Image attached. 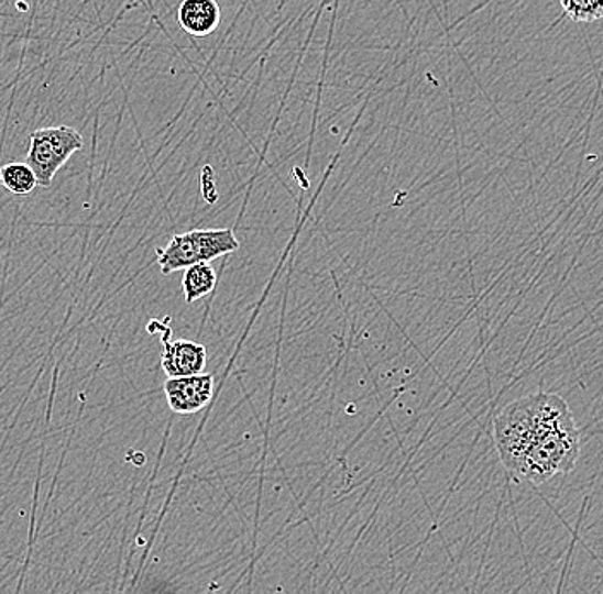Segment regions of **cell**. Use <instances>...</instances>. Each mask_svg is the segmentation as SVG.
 Returning a JSON list of instances; mask_svg holds the SVG:
<instances>
[{"label": "cell", "instance_id": "6da1fadb", "mask_svg": "<svg viewBox=\"0 0 603 594\" xmlns=\"http://www.w3.org/2000/svg\"><path fill=\"white\" fill-rule=\"evenodd\" d=\"M495 448L509 473L526 482H549L577 468L581 436L568 403L552 393L523 396L494 418Z\"/></svg>", "mask_w": 603, "mask_h": 594}, {"label": "cell", "instance_id": "7a4b0ae2", "mask_svg": "<svg viewBox=\"0 0 603 594\" xmlns=\"http://www.w3.org/2000/svg\"><path fill=\"white\" fill-rule=\"evenodd\" d=\"M239 249L240 242L232 228L193 230L172 237L167 248L156 251V263L163 274H172L193 264L211 263Z\"/></svg>", "mask_w": 603, "mask_h": 594}, {"label": "cell", "instance_id": "3957f363", "mask_svg": "<svg viewBox=\"0 0 603 594\" xmlns=\"http://www.w3.org/2000/svg\"><path fill=\"white\" fill-rule=\"evenodd\" d=\"M83 147V135L69 125L36 129L30 135L26 163L40 187H51L57 172Z\"/></svg>", "mask_w": 603, "mask_h": 594}, {"label": "cell", "instance_id": "277c9868", "mask_svg": "<svg viewBox=\"0 0 603 594\" xmlns=\"http://www.w3.org/2000/svg\"><path fill=\"white\" fill-rule=\"evenodd\" d=\"M163 391L174 414H199L213 399L215 377L205 372L184 377H168L163 384Z\"/></svg>", "mask_w": 603, "mask_h": 594}, {"label": "cell", "instance_id": "5b68a950", "mask_svg": "<svg viewBox=\"0 0 603 594\" xmlns=\"http://www.w3.org/2000/svg\"><path fill=\"white\" fill-rule=\"evenodd\" d=\"M171 332L163 334L162 369L168 377L202 374L208 362L205 344L189 340H168Z\"/></svg>", "mask_w": 603, "mask_h": 594}, {"label": "cell", "instance_id": "8992f818", "mask_svg": "<svg viewBox=\"0 0 603 594\" xmlns=\"http://www.w3.org/2000/svg\"><path fill=\"white\" fill-rule=\"evenodd\" d=\"M177 21L189 35L209 36L220 26V4L217 0H183L178 6Z\"/></svg>", "mask_w": 603, "mask_h": 594}, {"label": "cell", "instance_id": "52a82bcc", "mask_svg": "<svg viewBox=\"0 0 603 594\" xmlns=\"http://www.w3.org/2000/svg\"><path fill=\"white\" fill-rule=\"evenodd\" d=\"M217 282V271L211 266V263H198L186 267L183 289L187 304H193V301L201 300L209 294H213Z\"/></svg>", "mask_w": 603, "mask_h": 594}, {"label": "cell", "instance_id": "ba28073f", "mask_svg": "<svg viewBox=\"0 0 603 594\" xmlns=\"http://www.w3.org/2000/svg\"><path fill=\"white\" fill-rule=\"evenodd\" d=\"M0 186L14 196H28L35 190L39 182L28 163H8L0 168Z\"/></svg>", "mask_w": 603, "mask_h": 594}, {"label": "cell", "instance_id": "9c48e42d", "mask_svg": "<svg viewBox=\"0 0 603 594\" xmlns=\"http://www.w3.org/2000/svg\"><path fill=\"white\" fill-rule=\"evenodd\" d=\"M562 9L572 21L592 23L603 18V0H561Z\"/></svg>", "mask_w": 603, "mask_h": 594}]
</instances>
